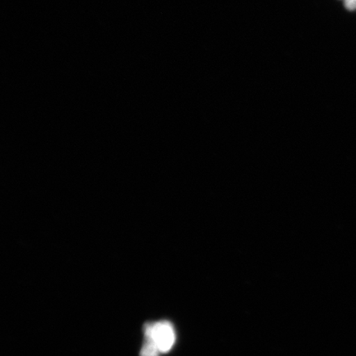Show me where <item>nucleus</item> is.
<instances>
[{"label": "nucleus", "mask_w": 356, "mask_h": 356, "mask_svg": "<svg viewBox=\"0 0 356 356\" xmlns=\"http://www.w3.org/2000/svg\"><path fill=\"white\" fill-rule=\"evenodd\" d=\"M145 337L152 338L161 353H167L175 342V332L172 325L167 321L146 323L144 327Z\"/></svg>", "instance_id": "nucleus-1"}, {"label": "nucleus", "mask_w": 356, "mask_h": 356, "mask_svg": "<svg viewBox=\"0 0 356 356\" xmlns=\"http://www.w3.org/2000/svg\"><path fill=\"white\" fill-rule=\"evenodd\" d=\"M160 353L157 345L152 338L145 336V341L140 350V356H159Z\"/></svg>", "instance_id": "nucleus-2"}]
</instances>
